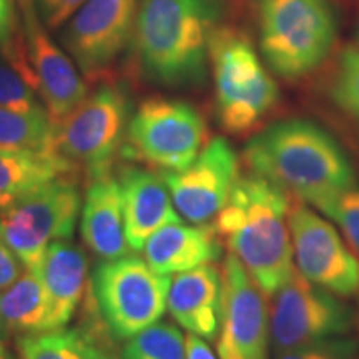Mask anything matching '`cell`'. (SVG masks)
I'll return each instance as SVG.
<instances>
[{"label": "cell", "mask_w": 359, "mask_h": 359, "mask_svg": "<svg viewBox=\"0 0 359 359\" xmlns=\"http://www.w3.org/2000/svg\"><path fill=\"white\" fill-rule=\"evenodd\" d=\"M17 17L12 0H0V50L8 48L19 39Z\"/></svg>", "instance_id": "31"}, {"label": "cell", "mask_w": 359, "mask_h": 359, "mask_svg": "<svg viewBox=\"0 0 359 359\" xmlns=\"http://www.w3.org/2000/svg\"><path fill=\"white\" fill-rule=\"evenodd\" d=\"M187 359H218L203 338L195 334L187 336Z\"/></svg>", "instance_id": "33"}, {"label": "cell", "mask_w": 359, "mask_h": 359, "mask_svg": "<svg viewBox=\"0 0 359 359\" xmlns=\"http://www.w3.org/2000/svg\"><path fill=\"white\" fill-rule=\"evenodd\" d=\"M138 0H87L62 43L87 82L105 80L133 40Z\"/></svg>", "instance_id": "11"}, {"label": "cell", "mask_w": 359, "mask_h": 359, "mask_svg": "<svg viewBox=\"0 0 359 359\" xmlns=\"http://www.w3.org/2000/svg\"><path fill=\"white\" fill-rule=\"evenodd\" d=\"M0 107L19 114H43L47 109L35 88L0 52Z\"/></svg>", "instance_id": "27"}, {"label": "cell", "mask_w": 359, "mask_h": 359, "mask_svg": "<svg viewBox=\"0 0 359 359\" xmlns=\"http://www.w3.org/2000/svg\"><path fill=\"white\" fill-rule=\"evenodd\" d=\"M75 173L58 154L0 150V210L35 188Z\"/></svg>", "instance_id": "21"}, {"label": "cell", "mask_w": 359, "mask_h": 359, "mask_svg": "<svg viewBox=\"0 0 359 359\" xmlns=\"http://www.w3.org/2000/svg\"><path fill=\"white\" fill-rule=\"evenodd\" d=\"M338 224L353 248L359 253V187L353 185L311 205Z\"/></svg>", "instance_id": "28"}, {"label": "cell", "mask_w": 359, "mask_h": 359, "mask_svg": "<svg viewBox=\"0 0 359 359\" xmlns=\"http://www.w3.org/2000/svg\"><path fill=\"white\" fill-rule=\"evenodd\" d=\"M356 48H359V30H358V35H356Z\"/></svg>", "instance_id": "36"}, {"label": "cell", "mask_w": 359, "mask_h": 359, "mask_svg": "<svg viewBox=\"0 0 359 359\" xmlns=\"http://www.w3.org/2000/svg\"><path fill=\"white\" fill-rule=\"evenodd\" d=\"M206 143L208 127L196 107L178 98L151 97L130 116L122 154L161 172H180L200 155Z\"/></svg>", "instance_id": "6"}, {"label": "cell", "mask_w": 359, "mask_h": 359, "mask_svg": "<svg viewBox=\"0 0 359 359\" xmlns=\"http://www.w3.org/2000/svg\"><path fill=\"white\" fill-rule=\"evenodd\" d=\"M0 359H19V356L6 343H0Z\"/></svg>", "instance_id": "34"}, {"label": "cell", "mask_w": 359, "mask_h": 359, "mask_svg": "<svg viewBox=\"0 0 359 359\" xmlns=\"http://www.w3.org/2000/svg\"><path fill=\"white\" fill-rule=\"evenodd\" d=\"M80 210L82 196L74 180L57 178L0 210V240L27 269L37 271L53 241L74 236Z\"/></svg>", "instance_id": "9"}, {"label": "cell", "mask_w": 359, "mask_h": 359, "mask_svg": "<svg viewBox=\"0 0 359 359\" xmlns=\"http://www.w3.org/2000/svg\"><path fill=\"white\" fill-rule=\"evenodd\" d=\"M208 62L219 127L235 137L253 133L276 109L280 88L251 39L222 24L210 40Z\"/></svg>", "instance_id": "5"}, {"label": "cell", "mask_w": 359, "mask_h": 359, "mask_svg": "<svg viewBox=\"0 0 359 359\" xmlns=\"http://www.w3.org/2000/svg\"><path fill=\"white\" fill-rule=\"evenodd\" d=\"M22 15V39L27 65L32 72L35 88L42 97L52 122L58 123L88 95L85 80L74 60L50 39L40 20L34 0H17Z\"/></svg>", "instance_id": "15"}, {"label": "cell", "mask_w": 359, "mask_h": 359, "mask_svg": "<svg viewBox=\"0 0 359 359\" xmlns=\"http://www.w3.org/2000/svg\"><path fill=\"white\" fill-rule=\"evenodd\" d=\"M358 293H359V290H358ZM358 323H359V313H358Z\"/></svg>", "instance_id": "37"}, {"label": "cell", "mask_w": 359, "mask_h": 359, "mask_svg": "<svg viewBox=\"0 0 359 359\" xmlns=\"http://www.w3.org/2000/svg\"><path fill=\"white\" fill-rule=\"evenodd\" d=\"M8 334H11V331H8L7 325L4 323L2 318H0V343H6L8 339Z\"/></svg>", "instance_id": "35"}, {"label": "cell", "mask_w": 359, "mask_h": 359, "mask_svg": "<svg viewBox=\"0 0 359 359\" xmlns=\"http://www.w3.org/2000/svg\"><path fill=\"white\" fill-rule=\"evenodd\" d=\"M288 193L259 175H240L226 205L212 224L218 240L243 264L263 294L288 280L293 250L288 226Z\"/></svg>", "instance_id": "3"}, {"label": "cell", "mask_w": 359, "mask_h": 359, "mask_svg": "<svg viewBox=\"0 0 359 359\" xmlns=\"http://www.w3.org/2000/svg\"><path fill=\"white\" fill-rule=\"evenodd\" d=\"M55 123L48 111L19 114L0 107V150L57 154Z\"/></svg>", "instance_id": "24"}, {"label": "cell", "mask_w": 359, "mask_h": 359, "mask_svg": "<svg viewBox=\"0 0 359 359\" xmlns=\"http://www.w3.org/2000/svg\"><path fill=\"white\" fill-rule=\"evenodd\" d=\"M222 273L212 264L178 273L170 283L167 308L190 334L217 339L222 318Z\"/></svg>", "instance_id": "17"}, {"label": "cell", "mask_w": 359, "mask_h": 359, "mask_svg": "<svg viewBox=\"0 0 359 359\" xmlns=\"http://www.w3.org/2000/svg\"><path fill=\"white\" fill-rule=\"evenodd\" d=\"M80 213L82 240L93 255L105 262L130 255L125 238L122 187L111 172L90 180Z\"/></svg>", "instance_id": "18"}, {"label": "cell", "mask_w": 359, "mask_h": 359, "mask_svg": "<svg viewBox=\"0 0 359 359\" xmlns=\"http://www.w3.org/2000/svg\"><path fill=\"white\" fill-rule=\"evenodd\" d=\"M170 283L167 275L133 255L98 264L93 296L111 338L128 341L158 323L167 311Z\"/></svg>", "instance_id": "7"}, {"label": "cell", "mask_w": 359, "mask_h": 359, "mask_svg": "<svg viewBox=\"0 0 359 359\" xmlns=\"http://www.w3.org/2000/svg\"><path fill=\"white\" fill-rule=\"evenodd\" d=\"M24 268L15 253L0 240V290L11 286L24 273Z\"/></svg>", "instance_id": "32"}, {"label": "cell", "mask_w": 359, "mask_h": 359, "mask_svg": "<svg viewBox=\"0 0 359 359\" xmlns=\"http://www.w3.org/2000/svg\"><path fill=\"white\" fill-rule=\"evenodd\" d=\"M222 281L218 359H269V313L262 290L230 253L223 262Z\"/></svg>", "instance_id": "13"}, {"label": "cell", "mask_w": 359, "mask_h": 359, "mask_svg": "<svg viewBox=\"0 0 359 359\" xmlns=\"http://www.w3.org/2000/svg\"><path fill=\"white\" fill-rule=\"evenodd\" d=\"M271 296L269 341L275 354L351 331V308L341 296L308 281L296 268Z\"/></svg>", "instance_id": "10"}, {"label": "cell", "mask_w": 359, "mask_h": 359, "mask_svg": "<svg viewBox=\"0 0 359 359\" xmlns=\"http://www.w3.org/2000/svg\"><path fill=\"white\" fill-rule=\"evenodd\" d=\"M259 55L285 80L308 77L325 64L338 37L330 0H251Z\"/></svg>", "instance_id": "4"}, {"label": "cell", "mask_w": 359, "mask_h": 359, "mask_svg": "<svg viewBox=\"0 0 359 359\" xmlns=\"http://www.w3.org/2000/svg\"><path fill=\"white\" fill-rule=\"evenodd\" d=\"M122 359H187V339L170 323L158 321L130 338L120 354Z\"/></svg>", "instance_id": "26"}, {"label": "cell", "mask_w": 359, "mask_h": 359, "mask_svg": "<svg viewBox=\"0 0 359 359\" xmlns=\"http://www.w3.org/2000/svg\"><path fill=\"white\" fill-rule=\"evenodd\" d=\"M0 318L11 333L20 336L52 331L47 293L37 271L25 269L11 286L0 290Z\"/></svg>", "instance_id": "22"}, {"label": "cell", "mask_w": 359, "mask_h": 359, "mask_svg": "<svg viewBox=\"0 0 359 359\" xmlns=\"http://www.w3.org/2000/svg\"><path fill=\"white\" fill-rule=\"evenodd\" d=\"M37 273L47 293L50 330L65 327L87 288L88 257L69 240L53 241L45 251Z\"/></svg>", "instance_id": "19"}, {"label": "cell", "mask_w": 359, "mask_h": 359, "mask_svg": "<svg viewBox=\"0 0 359 359\" xmlns=\"http://www.w3.org/2000/svg\"><path fill=\"white\" fill-rule=\"evenodd\" d=\"M42 24L50 30H57L62 24L83 6L87 0H34Z\"/></svg>", "instance_id": "30"}, {"label": "cell", "mask_w": 359, "mask_h": 359, "mask_svg": "<svg viewBox=\"0 0 359 359\" xmlns=\"http://www.w3.org/2000/svg\"><path fill=\"white\" fill-rule=\"evenodd\" d=\"M19 359H116L100 339L85 330H60L17 339Z\"/></svg>", "instance_id": "23"}, {"label": "cell", "mask_w": 359, "mask_h": 359, "mask_svg": "<svg viewBox=\"0 0 359 359\" xmlns=\"http://www.w3.org/2000/svg\"><path fill=\"white\" fill-rule=\"evenodd\" d=\"M125 238L130 250L140 251L147 240L165 224L180 222L172 195L161 175L140 167L120 172Z\"/></svg>", "instance_id": "16"}, {"label": "cell", "mask_w": 359, "mask_h": 359, "mask_svg": "<svg viewBox=\"0 0 359 359\" xmlns=\"http://www.w3.org/2000/svg\"><path fill=\"white\" fill-rule=\"evenodd\" d=\"M180 217L206 224L226 205L240 178V158L222 137L208 140L200 155L180 172H161Z\"/></svg>", "instance_id": "14"}, {"label": "cell", "mask_w": 359, "mask_h": 359, "mask_svg": "<svg viewBox=\"0 0 359 359\" xmlns=\"http://www.w3.org/2000/svg\"><path fill=\"white\" fill-rule=\"evenodd\" d=\"M243 160L251 173L309 206L356 185V172L343 147L309 120L288 118L264 127L245 145Z\"/></svg>", "instance_id": "2"}, {"label": "cell", "mask_w": 359, "mask_h": 359, "mask_svg": "<svg viewBox=\"0 0 359 359\" xmlns=\"http://www.w3.org/2000/svg\"><path fill=\"white\" fill-rule=\"evenodd\" d=\"M130 116L127 93L118 85L102 83L55 123V151L74 172L82 168L90 180L110 172Z\"/></svg>", "instance_id": "8"}, {"label": "cell", "mask_w": 359, "mask_h": 359, "mask_svg": "<svg viewBox=\"0 0 359 359\" xmlns=\"http://www.w3.org/2000/svg\"><path fill=\"white\" fill-rule=\"evenodd\" d=\"M224 12V0H138L132 42L143 77L167 88L203 83Z\"/></svg>", "instance_id": "1"}, {"label": "cell", "mask_w": 359, "mask_h": 359, "mask_svg": "<svg viewBox=\"0 0 359 359\" xmlns=\"http://www.w3.org/2000/svg\"><path fill=\"white\" fill-rule=\"evenodd\" d=\"M223 245L213 226L173 222L161 226L143 246L145 262L160 275H178L212 264L222 257Z\"/></svg>", "instance_id": "20"}, {"label": "cell", "mask_w": 359, "mask_h": 359, "mask_svg": "<svg viewBox=\"0 0 359 359\" xmlns=\"http://www.w3.org/2000/svg\"><path fill=\"white\" fill-rule=\"evenodd\" d=\"M288 226L294 268L308 281L341 298L358 293L359 259L333 224L299 201L290 206Z\"/></svg>", "instance_id": "12"}, {"label": "cell", "mask_w": 359, "mask_h": 359, "mask_svg": "<svg viewBox=\"0 0 359 359\" xmlns=\"http://www.w3.org/2000/svg\"><path fill=\"white\" fill-rule=\"evenodd\" d=\"M326 95L333 107L359 132V48L348 45L339 52L327 80Z\"/></svg>", "instance_id": "25"}, {"label": "cell", "mask_w": 359, "mask_h": 359, "mask_svg": "<svg viewBox=\"0 0 359 359\" xmlns=\"http://www.w3.org/2000/svg\"><path fill=\"white\" fill-rule=\"evenodd\" d=\"M358 356L359 344L356 341L344 336H333L286 349L275 354V359H358Z\"/></svg>", "instance_id": "29"}]
</instances>
